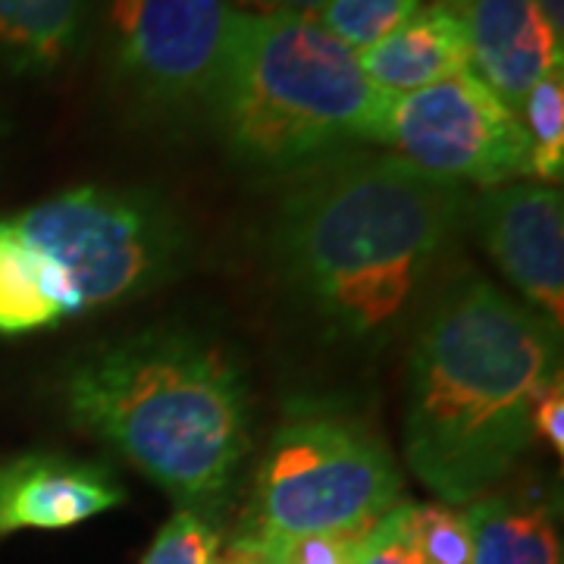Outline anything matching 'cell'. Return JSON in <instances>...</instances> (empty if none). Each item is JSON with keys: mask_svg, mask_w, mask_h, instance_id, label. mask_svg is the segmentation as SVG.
<instances>
[{"mask_svg": "<svg viewBox=\"0 0 564 564\" xmlns=\"http://www.w3.org/2000/svg\"><path fill=\"white\" fill-rule=\"evenodd\" d=\"M462 210V185L395 154L348 151L289 188L273 258L329 336L377 348L414 314Z\"/></svg>", "mask_w": 564, "mask_h": 564, "instance_id": "6da1fadb", "label": "cell"}, {"mask_svg": "<svg viewBox=\"0 0 564 564\" xmlns=\"http://www.w3.org/2000/svg\"><path fill=\"white\" fill-rule=\"evenodd\" d=\"M562 333L484 276L452 282L408 358L404 455L445 502H474L533 443V404L562 377Z\"/></svg>", "mask_w": 564, "mask_h": 564, "instance_id": "7a4b0ae2", "label": "cell"}, {"mask_svg": "<svg viewBox=\"0 0 564 564\" xmlns=\"http://www.w3.org/2000/svg\"><path fill=\"white\" fill-rule=\"evenodd\" d=\"M73 423L185 505L223 496L248 455V383L220 345L144 329L69 367Z\"/></svg>", "mask_w": 564, "mask_h": 564, "instance_id": "3957f363", "label": "cell"}, {"mask_svg": "<svg viewBox=\"0 0 564 564\" xmlns=\"http://www.w3.org/2000/svg\"><path fill=\"white\" fill-rule=\"evenodd\" d=\"M389 104L314 17L242 10L204 113L232 161L280 176L383 144Z\"/></svg>", "mask_w": 564, "mask_h": 564, "instance_id": "277c9868", "label": "cell"}, {"mask_svg": "<svg viewBox=\"0 0 564 564\" xmlns=\"http://www.w3.org/2000/svg\"><path fill=\"white\" fill-rule=\"evenodd\" d=\"M402 474L367 426L336 411H299L263 452L254 489L258 540H361L399 505Z\"/></svg>", "mask_w": 564, "mask_h": 564, "instance_id": "5b68a950", "label": "cell"}, {"mask_svg": "<svg viewBox=\"0 0 564 564\" xmlns=\"http://www.w3.org/2000/svg\"><path fill=\"white\" fill-rule=\"evenodd\" d=\"M7 220L61 282L69 317L161 285L185 258L176 214L139 188L79 185Z\"/></svg>", "mask_w": 564, "mask_h": 564, "instance_id": "8992f818", "label": "cell"}, {"mask_svg": "<svg viewBox=\"0 0 564 564\" xmlns=\"http://www.w3.org/2000/svg\"><path fill=\"white\" fill-rule=\"evenodd\" d=\"M239 13V0H107L113 79L151 113L204 110Z\"/></svg>", "mask_w": 564, "mask_h": 564, "instance_id": "52a82bcc", "label": "cell"}, {"mask_svg": "<svg viewBox=\"0 0 564 564\" xmlns=\"http://www.w3.org/2000/svg\"><path fill=\"white\" fill-rule=\"evenodd\" d=\"M383 144L455 185L499 188L533 176L524 122L470 69L392 98Z\"/></svg>", "mask_w": 564, "mask_h": 564, "instance_id": "ba28073f", "label": "cell"}, {"mask_svg": "<svg viewBox=\"0 0 564 564\" xmlns=\"http://www.w3.org/2000/svg\"><path fill=\"white\" fill-rule=\"evenodd\" d=\"M489 258L558 333L564 326V207L545 182H508L474 204Z\"/></svg>", "mask_w": 564, "mask_h": 564, "instance_id": "9c48e42d", "label": "cell"}, {"mask_svg": "<svg viewBox=\"0 0 564 564\" xmlns=\"http://www.w3.org/2000/svg\"><path fill=\"white\" fill-rule=\"evenodd\" d=\"M467 39L470 73L518 117L536 82L562 69V39L533 0H443Z\"/></svg>", "mask_w": 564, "mask_h": 564, "instance_id": "30bf717a", "label": "cell"}, {"mask_svg": "<svg viewBox=\"0 0 564 564\" xmlns=\"http://www.w3.org/2000/svg\"><path fill=\"white\" fill-rule=\"evenodd\" d=\"M122 499L120 480L98 462H79L63 452L0 458V536L82 524Z\"/></svg>", "mask_w": 564, "mask_h": 564, "instance_id": "8fae6325", "label": "cell"}, {"mask_svg": "<svg viewBox=\"0 0 564 564\" xmlns=\"http://www.w3.org/2000/svg\"><path fill=\"white\" fill-rule=\"evenodd\" d=\"M358 61L364 76L386 98H402L470 69L462 22L443 0L421 7L392 35L361 51Z\"/></svg>", "mask_w": 564, "mask_h": 564, "instance_id": "7c38bea8", "label": "cell"}, {"mask_svg": "<svg viewBox=\"0 0 564 564\" xmlns=\"http://www.w3.org/2000/svg\"><path fill=\"white\" fill-rule=\"evenodd\" d=\"M91 0H0V69L51 76L79 51Z\"/></svg>", "mask_w": 564, "mask_h": 564, "instance_id": "4fadbf2b", "label": "cell"}, {"mask_svg": "<svg viewBox=\"0 0 564 564\" xmlns=\"http://www.w3.org/2000/svg\"><path fill=\"white\" fill-rule=\"evenodd\" d=\"M470 564H562L552 508L533 496H486L464 511Z\"/></svg>", "mask_w": 564, "mask_h": 564, "instance_id": "5bb4252c", "label": "cell"}, {"mask_svg": "<svg viewBox=\"0 0 564 564\" xmlns=\"http://www.w3.org/2000/svg\"><path fill=\"white\" fill-rule=\"evenodd\" d=\"M69 317L54 273L22 242L10 220H0V336H22Z\"/></svg>", "mask_w": 564, "mask_h": 564, "instance_id": "9a60e30c", "label": "cell"}, {"mask_svg": "<svg viewBox=\"0 0 564 564\" xmlns=\"http://www.w3.org/2000/svg\"><path fill=\"white\" fill-rule=\"evenodd\" d=\"M521 122L530 141V173L558 182L564 173V82L562 69L549 73L530 88L521 107Z\"/></svg>", "mask_w": 564, "mask_h": 564, "instance_id": "2e32d148", "label": "cell"}, {"mask_svg": "<svg viewBox=\"0 0 564 564\" xmlns=\"http://www.w3.org/2000/svg\"><path fill=\"white\" fill-rule=\"evenodd\" d=\"M423 0H326L314 20L351 51H367L411 20Z\"/></svg>", "mask_w": 564, "mask_h": 564, "instance_id": "e0dca14e", "label": "cell"}, {"mask_svg": "<svg viewBox=\"0 0 564 564\" xmlns=\"http://www.w3.org/2000/svg\"><path fill=\"white\" fill-rule=\"evenodd\" d=\"M408 536L421 564H470V530L448 505H408Z\"/></svg>", "mask_w": 564, "mask_h": 564, "instance_id": "ac0fdd59", "label": "cell"}, {"mask_svg": "<svg viewBox=\"0 0 564 564\" xmlns=\"http://www.w3.org/2000/svg\"><path fill=\"white\" fill-rule=\"evenodd\" d=\"M220 552V533L198 511H176L141 564H210Z\"/></svg>", "mask_w": 564, "mask_h": 564, "instance_id": "d6986e66", "label": "cell"}, {"mask_svg": "<svg viewBox=\"0 0 564 564\" xmlns=\"http://www.w3.org/2000/svg\"><path fill=\"white\" fill-rule=\"evenodd\" d=\"M408 505H395L383 521L370 527L355 543V564H421L408 536Z\"/></svg>", "mask_w": 564, "mask_h": 564, "instance_id": "ffe728a7", "label": "cell"}, {"mask_svg": "<svg viewBox=\"0 0 564 564\" xmlns=\"http://www.w3.org/2000/svg\"><path fill=\"white\" fill-rule=\"evenodd\" d=\"M355 543L343 536H299L280 540L276 549L285 564H355Z\"/></svg>", "mask_w": 564, "mask_h": 564, "instance_id": "44dd1931", "label": "cell"}, {"mask_svg": "<svg viewBox=\"0 0 564 564\" xmlns=\"http://www.w3.org/2000/svg\"><path fill=\"white\" fill-rule=\"evenodd\" d=\"M533 436H543L558 455L564 452V383L555 377L533 404Z\"/></svg>", "mask_w": 564, "mask_h": 564, "instance_id": "7402d4cb", "label": "cell"}, {"mask_svg": "<svg viewBox=\"0 0 564 564\" xmlns=\"http://www.w3.org/2000/svg\"><path fill=\"white\" fill-rule=\"evenodd\" d=\"M263 555V540L258 536H248V533H239L232 543L226 545V552H217L210 564H261Z\"/></svg>", "mask_w": 564, "mask_h": 564, "instance_id": "603a6c76", "label": "cell"}, {"mask_svg": "<svg viewBox=\"0 0 564 564\" xmlns=\"http://www.w3.org/2000/svg\"><path fill=\"white\" fill-rule=\"evenodd\" d=\"M326 0H254L258 13H295V17H314Z\"/></svg>", "mask_w": 564, "mask_h": 564, "instance_id": "cb8c5ba5", "label": "cell"}, {"mask_svg": "<svg viewBox=\"0 0 564 564\" xmlns=\"http://www.w3.org/2000/svg\"><path fill=\"white\" fill-rule=\"evenodd\" d=\"M533 3L540 7V13L552 25V32L564 39V0H533Z\"/></svg>", "mask_w": 564, "mask_h": 564, "instance_id": "d4e9b609", "label": "cell"}, {"mask_svg": "<svg viewBox=\"0 0 564 564\" xmlns=\"http://www.w3.org/2000/svg\"><path fill=\"white\" fill-rule=\"evenodd\" d=\"M261 564H285V562H282V555H280V549H276V543H267V540H263Z\"/></svg>", "mask_w": 564, "mask_h": 564, "instance_id": "484cf974", "label": "cell"}]
</instances>
